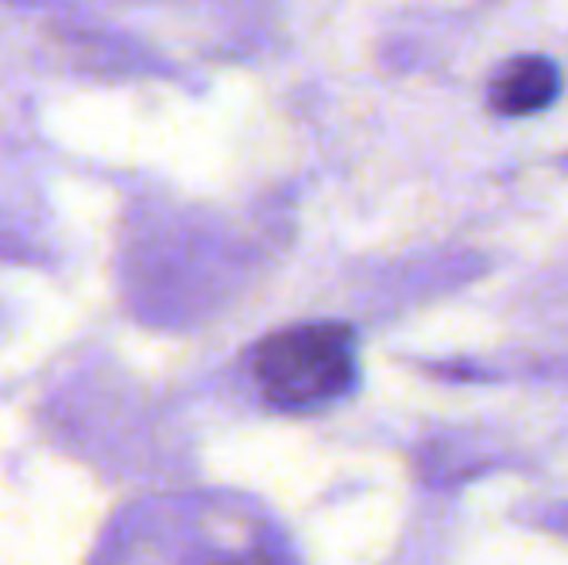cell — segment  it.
Masks as SVG:
<instances>
[{
	"label": "cell",
	"instance_id": "6da1fadb",
	"mask_svg": "<svg viewBox=\"0 0 568 565\" xmlns=\"http://www.w3.org/2000/svg\"><path fill=\"white\" fill-rule=\"evenodd\" d=\"M255 380L283 411H314L356 384V337L341 322L294 325L255 349Z\"/></svg>",
	"mask_w": 568,
	"mask_h": 565
},
{
	"label": "cell",
	"instance_id": "7a4b0ae2",
	"mask_svg": "<svg viewBox=\"0 0 568 565\" xmlns=\"http://www.w3.org/2000/svg\"><path fill=\"white\" fill-rule=\"evenodd\" d=\"M491 98L495 113L503 117H530L538 109H546L557 98V67L538 54H526V59H510L499 74L491 78Z\"/></svg>",
	"mask_w": 568,
	"mask_h": 565
}]
</instances>
